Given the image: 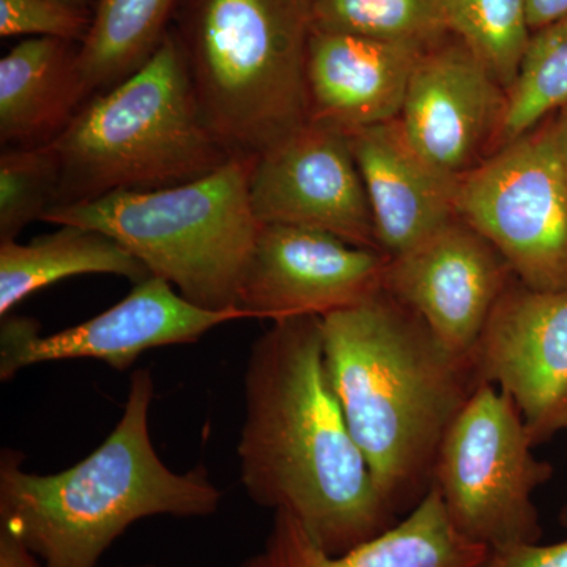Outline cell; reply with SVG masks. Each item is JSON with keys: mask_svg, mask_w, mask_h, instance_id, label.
Returning <instances> with one entry per match:
<instances>
[{"mask_svg": "<svg viewBox=\"0 0 567 567\" xmlns=\"http://www.w3.org/2000/svg\"><path fill=\"white\" fill-rule=\"evenodd\" d=\"M80 43L33 37L0 61V144L41 147L58 140L87 102Z\"/></svg>", "mask_w": 567, "mask_h": 567, "instance_id": "18", "label": "cell"}, {"mask_svg": "<svg viewBox=\"0 0 567 567\" xmlns=\"http://www.w3.org/2000/svg\"><path fill=\"white\" fill-rule=\"evenodd\" d=\"M567 104V14L533 32L507 91V103L495 148L502 147Z\"/></svg>", "mask_w": 567, "mask_h": 567, "instance_id": "22", "label": "cell"}, {"mask_svg": "<svg viewBox=\"0 0 567 567\" xmlns=\"http://www.w3.org/2000/svg\"><path fill=\"white\" fill-rule=\"evenodd\" d=\"M181 0H93L92 24L80 48L89 99L136 73L159 50Z\"/></svg>", "mask_w": 567, "mask_h": 567, "instance_id": "20", "label": "cell"}, {"mask_svg": "<svg viewBox=\"0 0 567 567\" xmlns=\"http://www.w3.org/2000/svg\"><path fill=\"white\" fill-rule=\"evenodd\" d=\"M61 169L51 145L0 152V241L17 240L29 224L55 208Z\"/></svg>", "mask_w": 567, "mask_h": 567, "instance_id": "24", "label": "cell"}, {"mask_svg": "<svg viewBox=\"0 0 567 567\" xmlns=\"http://www.w3.org/2000/svg\"><path fill=\"white\" fill-rule=\"evenodd\" d=\"M246 494L287 513L331 555L395 527L324 364L322 317L278 320L246 361L237 447Z\"/></svg>", "mask_w": 567, "mask_h": 567, "instance_id": "1", "label": "cell"}, {"mask_svg": "<svg viewBox=\"0 0 567 567\" xmlns=\"http://www.w3.org/2000/svg\"><path fill=\"white\" fill-rule=\"evenodd\" d=\"M251 163L155 192H121L55 208L43 221L100 230L141 260L189 303L237 309L238 286L260 223L249 199Z\"/></svg>", "mask_w": 567, "mask_h": 567, "instance_id": "6", "label": "cell"}, {"mask_svg": "<svg viewBox=\"0 0 567 567\" xmlns=\"http://www.w3.org/2000/svg\"><path fill=\"white\" fill-rule=\"evenodd\" d=\"M487 554L453 527L432 486L395 527L342 555L328 554L300 522L275 513L262 548L238 567H480Z\"/></svg>", "mask_w": 567, "mask_h": 567, "instance_id": "17", "label": "cell"}, {"mask_svg": "<svg viewBox=\"0 0 567 567\" xmlns=\"http://www.w3.org/2000/svg\"><path fill=\"white\" fill-rule=\"evenodd\" d=\"M153 395L151 371H134L111 434L87 457L54 475L25 472L21 454L3 451L0 529L21 540L44 567H99L107 548L136 522L215 514L223 492L207 470L177 473L156 453Z\"/></svg>", "mask_w": 567, "mask_h": 567, "instance_id": "3", "label": "cell"}, {"mask_svg": "<svg viewBox=\"0 0 567 567\" xmlns=\"http://www.w3.org/2000/svg\"><path fill=\"white\" fill-rule=\"evenodd\" d=\"M528 20L532 31L546 28L567 14V0H527Z\"/></svg>", "mask_w": 567, "mask_h": 567, "instance_id": "28", "label": "cell"}, {"mask_svg": "<svg viewBox=\"0 0 567 567\" xmlns=\"http://www.w3.org/2000/svg\"><path fill=\"white\" fill-rule=\"evenodd\" d=\"M535 447L516 402L481 383L447 427L432 477L447 518L470 543L487 550L539 543L533 495L554 466Z\"/></svg>", "mask_w": 567, "mask_h": 567, "instance_id": "7", "label": "cell"}, {"mask_svg": "<svg viewBox=\"0 0 567 567\" xmlns=\"http://www.w3.org/2000/svg\"><path fill=\"white\" fill-rule=\"evenodd\" d=\"M316 31L434 44L447 33L439 0H312Z\"/></svg>", "mask_w": 567, "mask_h": 567, "instance_id": "23", "label": "cell"}, {"mask_svg": "<svg viewBox=\"0 0 567 567\" xmlns=\"http://www.w3.org/2000/svg\"><path fill=\"white\" fill-rule=\"evenodd\" d=\"M171 29L234 159H256L308 123L312 0H181Z\"/></svg>", "mask_w": 567, "mask_h": 567, "instance_id": "5", "label": "cell"}, {"mask_svg": "<svg viewBox=\"0 0 567 567\" xmlns=\"http://www.w3.org/2000/svg\"><path fill=\"white\" fill-rule=\"evenodd\" d=\"M0 567H44L21 540L0 529Z\"/></svg>", "mask_w": 567, "mask_h": 567, "instance_id": "27", "label": "cell"}, {"mask_svg": "<svg viewBox=\"0 0 567 567\" xmlns=\"http://www.w3.org/2000/svg\"><path fill=\"white\" fill-rule=\"evenodd\" d=\"M249 199L260 224L322 230L380 251L352 140L334 126L305 123L252 159Z\"/></svg>", "mask_w": 567, "mask_h": 567, "instance_id": "10", "label": "cell"}, {"mask_svg": "<svg viewBox=\"0 0 567 567\" xmlns=\"http://www.w3.org/2000/svg\"><path fill=\"white\" fill-rule=\"evenodd\" d=\"M388 260L322 230L260 224L235 306L271 322L324 317L382 292Z\"/></svg>", "mask_w": 567, "mask_h": 567, "instance_id": "11", "label": "cell"}, {"mask_svg": "<svg viewBox=\"0 0 567 567\" xmlns=\"http://www.w3.org/2000/svg\"><path fill=\"white\" fill-rule=\"evenodd\" d=\"M349 134L380 251L399 256L457 218L458 178L425 162L398 121Z\"/></svg>", "mask_w": 567, "mask_h": 567, "instance_id": "16", "label": "cell"}, {"mask_svg": "<svg viewBox=\"0 0 567 567\" xmlns=\"http://www.w3.org/2000/svg\"><path fill=\"white\" fill-rule=\"evenodd\" d=\"M132 567H162V566L145 565V566H132Z\"/></svg>", "mask_w": 567, "mask_h": 567, "instance_id": "30", "label": "cell"}, {"mask_svg": "<svg viewBox=\"0 0 567 567\" xmlns=\"http://www.w3.org/2000/svg\"><path fill=\"white\" fill-rule=\"evenodd\" d=\"M516 278L495 246L461 218L390 257L385 287L446 349L468 358L488 317Z\"/></svg>", "mask_w": 567, "mask_h": 567, "instance_id": "14", "label": "cell"}, {"mask_svg": "<svg viewBox=\"0 0 567 567\" xmlns=\"http://www.w3.org/2000/svg\"><path fill=\"white\" fill-rule=\"evenodd\" d=\"M322 341L350 432L402 520L427 495L443 436L481 385L472 361L385 289L322 317Z\"/></svg>", "mask_w": 567, "mask_h": 567, "instance_id": "2", "label": "cell"}, {"mask_svg": "<svg viewBox=\"0 0 567 567\" xmlns=\"http://www.w3.org/2000/svg\"><path fill=\"white\" fill-rule=\"evenodd\" d=\"M559 524L567 529V505L559 513ZM480 567H567V537L555 544H520L488 550Z\"/></svg>", "mask_w": 567, "mask_h": 567, "instance_id": "26", "label": "cell"}, {"mask_svg": "<svg viewBox=\"0 0 567 567\" xmlns=\"http://www.w3.org/2000/svg\"><path fill=\"white\" fill-rule=\"evenodd\" d=\"M92 9L62 0H0V37H52L82 43L91 31Z\"/></svg>", "mask_w": 567, "mask_h": 567, "instance_id": "25", "label": "cell"}, {"mask_svg": "<svg viewBox=\"0 0 567 567\" xmlns=\"http://www.w3.org/2000/svg\"><path fill=\"white\" fill-rule=\"evenodd\" d=\"M238 319L248 317L240 309L212 311L189 303L169 282L151 276L107 311L58 333L41 336L40 323L31 317H3L0 380L7 382L31 365L81 358L125 371L147 350L192 344Z\"/></svg>", "mask_w": 567, "mask_h": 567, "instance_id": "9", "label": "cell"}, {"mask_svg": "<svg viewBox=\"0 0 567 567\" xmlns=\"http://www.w3.org/2000/svg\"><path fill=\"white\" fill-rule=\"evenodd\" d=\"M506 103L475 52L446 35L417 61L398 122L425 162L461 178L494 152Z\"/></svg>", "mask_w": 567, "mask_h": 567, "instance_id": "13", "label": "cell"}, {"mask_svg": "<svg viewBox=\"0 0 567 567\" xmlns=\"http://www.w3.org/2000/svg\"><path fill=\"white\" fill-rule=\"evenodd\" d=\"M429 47L312 29L306 55L308 122L352 133L398 121Z\"/></svg>", "mask_w": 567, "mask_h": 567, "instance_id": "15", "label": "cell"}, {"mask_svg": "<svg viewBox=\"0 0 567 567\" xmlns=\"http://www.w3.org/2000/svg\"><path fill=\"white\" fill-rule=\"evenodd\" d=\"M456 212L536 290L567 289V104L458 178Z\"/></svg>", "mask_w": 567, "mask_h": 567, "instance_id": "8", "label": "cell"}, {"mask_svg": "<svg viewBox=\"0 0 567 567\" xmlns=\"http://www.w3.org/2000/svg\"><path fill=\"white\" fill-rule=\"evenodd\" d=\"M50 145L61 169L55 208L173 188L234 159L205 118L173 29L151 61L91 96Z\"/></svg>", "mask_w": 567, "mask_h": 567, "instance_id": "4", "label": "cell"}, {"mask_svg": "<svg viewBox=\"0 0 567 567\" xmlns=\"http://www.w3.org/2000/svg\"><path fill=\"white\" fill-rule=\"evenodd\" d=\"M470 361L477 382L516 402L533 445L567 432V289L536 290L514 278Z\"/></svg>", "mask_w": 567, "mask_h": 567, "instance_id": "12", "label": "cell"}, {"mask_svg": "<svg viewBox=\"0 0 567 567\" xmlns=\"http://www.w3.org/2000/svg\"><path fill=\"white\" fill-rule=\"evenodd\" d=\"M82 275H115L133 284L152 276L117 240L85 227L59 226L28 245L0 241V317L44 287Z\"/></svg>", "mask_w": 567, "mask_h": 567, "instance_id": "19", "label": "cell"}, {"mask_svg": "<svg viewBox=\"0 0 567 567\" xmlns=\"http://www.w3.org/2000/svg\"><path fill=\"white\" fill-rule=\"evenodd\" d=\"M69 6L80 7V9H92V0H62Z\"/></svg>", "mask_w": 567, "mask_h": 567, "instance_id": "29", "label": "cell"}, {"mask_svg": "<svg viewBox=\"0 0 567 567\" xmlns=\"http://www.w3.org/2000/svg\"><path fill=\"white\" fill-rule=\"evenodd\" d=\"M447 33L509 91L532 40L527 0H439Z\"/></svg>", "mask_w": 567, "mask_h": 567, "instance_id": "21", "label": "cell"}]
</instances>
